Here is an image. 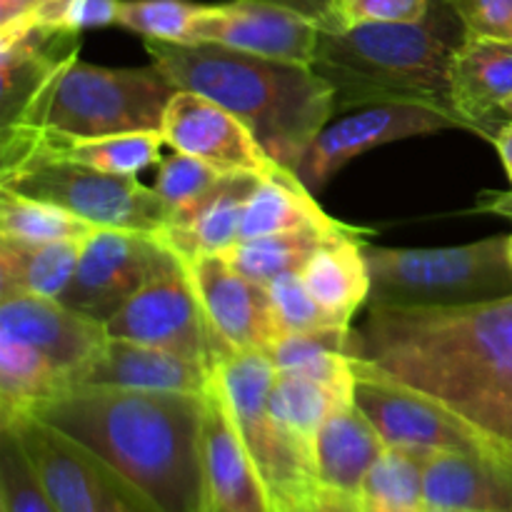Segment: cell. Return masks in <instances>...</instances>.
Here are the masks:
<instances>
[{
    "label": "cell",
    "instance_id": "cell-13",
    "mask_svg": "<svg viewBox=\"0 0 512 512\" xmlns=\"http://www.w3.org/2000/svg\"><path fill=\"white\" fill-rule=\"evenodd\" d=\"M450 128L468 130V125L458 115L423 103L365 105V108H358L355 113L325 125L318 138L305 150L303 158L298 160L293 173L315 195L350 160L378 148V145Z\"/></svg>",
    "mask_w": 512,
    "mask_h": 512
},
{
    "label": "cell",
    "instance_id": "cell-40",
    "mask_svg": "<svg viewBox=\"0 0 512 512\" xmlns=\"http://www.w3.org/2000/svg\"><path fill=\"white\" fill-rule=\"evenodd\" d=\"M118 8L120 0H73L65 25L78 33H83L85 28L118 25Z\"/></svg>",
    "mask_w": 512,
    "mask_h": 512
},
{
    "label": "cell",
    "instance_id": "cell-28",
    "mask_svg": "<svg viewBox=\"0 0 512 512\" xmlns=\"http://www.w3.org/2000/svg\"><path fill=\"white\" fill-rule=\"evenodd\" d=\"M340 220L330 218L315 195L300 183L298 175L280 165L265 175L255 188L248 208L240 223V240L263 238V235L288 233V230L315 228V225H338Z\"/></svg>",
    "mask_w": 512,
    "mask_h": 512
},
{
    "label": "cell",
    "instance_id": "cell-26",
    "mask_svg": "<svg viewBox=\"0 0 512 512\" xmlns=\"http://www.w3.org/2000/svg\"><path fill=\"white\" fill-rule=\"evenodd\" d=\"M370 230H353L333 243L323 245L303 268V280L313 298L338 320L350 325L370 298V273L363 255V235Z\"/></svg>",
    "mask_w": 512,
    "mask_h": 512
},
{
    "label": "cell",
    "instance_id": "cell-41",
    "mask_svg": "<svg viewBox=\"0 0 512 512\" xmlns=\"http://www.w3.org/2000/svg\"><path fill=\"white\" fill-rule=\"evenodd\" d=\"M263 3L280 5V8H288L293 13L305 15L308 20L320 25V30H328V33H338L343 28V20H340L338 0H263Z\"/></svg>",
    "mask_w": 512,
    "mask_h": 512
},
{
    "label": "cell",
    "instance_id": "cell-17",
    "mask_svg": "<svg viewBox=\"0 0 512 512\" xmlns=\"http://www.w3.org/2000/svg\"><path fill=\"white\" fill-rule=\"evenodd\" d=\"M183 265L215 333L233 350L268 353L278 340L268 288L240 275L225 255H203Z\"/></svg>",
    "mask_w": 512,
    "mask_h": 512
},
{
    "label": "cell",
    "instance_id": "cell-14",
    "mask_svg": "<svg viewBox=\"0 0 512 512\" xmlns=\"http://www.w3.org/2000/svg\"><path fill=\"white\" fill-rule=\"evenodd\" d=\"M320 25L263 0L198 5L188 43H215L263 58L313 65Z\"/></svg>",
    "mask_w": 512,
    "mask_h": 512
},
{
    "label": "cell",
    "instance_id": "cell-15",
    "mask_svg": "<svg viewBox=\"0 0 512 512\" xmlns=\"http://www.w3.org/2000/svg\"><path fill=\"white\" fill-rule=\"evenodd\" d=\"M160 133L170 148L203 160L218 173L270 175L280 168L238 115L190 90L170 98Z\"/></svg>",
    "mask_w": 512,
    "mask_h": 512
},
{
    "label": "cell",
    "instance_id": "cell-30",
    "mask_svg": "<svg viewBox=\"0 0 512 512\" xmlns=\"http://www.w3.org/2000/svg\"><path fill=\"white\" fill-rule=\"evenodd\" d=\"M70 383L38 348L0 335V423L68 393Z\"/></svg>",
    "mask_w": 512,
    "mask_h": 512
},
{
    "label": "cell",
    "instance_id": "cell-2",
    "mask_svg": "<svg viewBox=\"0 0 512 512\" xmlns=\"http://www.w3.org/2000/svg\"><path fill=\"white\" fill-rule=\"evenodd\" d=\"M30 415L108 465L155 512L208 510L205 395L80 385Z\"/></svg>",
    "mask_w": 512,
    "mask_h": 512
},
{
    "label": "cell",
    "instance_id": "cell-10",
    "mask_svg": "<svg viewBox=\"0 0 512 512\" xmlns=\"http://www.w3.org/2000/svg\"><path fill=\"white\" fill-rule=\"evenodd\" d=\"M105 328L113 338L173 350L203 363L213 373L230 353H235L210 325L183 260L138 290L105 323Z\"/></svg>",
    "mask_w": 512,
    "mask_h": 512
},
{
    "label": "cell",
    "instance_id": "cell-23",
    "mask_svg": "<svg viewBox=\"0 0 512 512\" xmlns=\"http://www.w3.org/2000/svg\"><path fill=\"white\" fill-rule=\"evenodd\" d=\"M450 98L468 130L495 135V115L512 98V40L465 33L450 63Z\"/></svg>",
    "mask_w": 512,
    "mask_h": 512
},
{
    "label": "cell",
    "instance_id": "cell-22",
    "mask_svg": "<svg viewBox=\"0 0 512 512\" xmlns=\"http://www.w3.org/2000/svg\"><path fill=\"white\" fill-rule=\"evenodd\" d=\"M425 505L465 512H512V460L498 448L433 453L423 475Z\"/></svg>",
    "mask_w": 512,
    "mask_h": 512
},
{
    "label": "cell",
    "instance_id": "cell-39",
    "mask_svg": "<svg viewBox=\"0 0 512 512\" xmlns=\"http://www.w3.org/2000/svg\"><path fill=\"white\" fill-rule=\"evenodd\" d=\"M465 33L512 40V0H445Z\"/></svg>",
    "mask_w": 512,
    "mask_h": 512
},
{
    "label": "cell",
    "instance_id": "cell-49",
    "mask_svg": "<svg viewBox=\"0 0 512 512\" xmlns=\"http://www.w3.org/2000/svg\"><path fill=\"white\" fill-rule=\"evenodd\" d=\"M508 255H510V263H512V235L508 238Z\"/></svg>",
    "mask_w": 512,
    "mask_h": 512
},
{
    "label": "cell",
    "instance_id": "cell-48",
    "mask_svg": "<svg viewBox=\"0 0 512 512\" xmlns=\"http://www.w3.org/2000/svg\"><path fill=\"white\" fill-rule=\"evenodd\" d=\"M420 512H465V510H450V508H430V505H425Z\"/></svg>",
    "mask_w": 512,
    "mask_h": 512
},
{
    "label": "cell",
    "instance_id": "cell-19",
    "mask_svg": "<svg viewBox=\"0 0 512 512\" xmlns=\"http://www.w3.org/2000/svg\"><path fill=\"white\" fill-rule=\"evenodd\" d=\"M213 370L165 348L135 343L108 335L93 363L80 375L78 385L90 388L135 390V393L205 395L213 383Z\"/></svg>",
    "mask_w": 512,
    "mask_h": 512
},
{
    "label": "cell",
    "instance_id": "cell-12",
    "mask_svg": "<svg viewBox=\"0 0 512 512\" xmlns=\"http://www.w3.org/2000/svg\"><path fill=\"white\" fill-rule=\"evenodd\" d=\"M0 425L13 430L58 512H155L108 465L35 415Z\"/></svg>",
    "mask_w": 512,
    "mask_h": 512
},
{
    "label": "cell",
    "instance_id": "cell-37",
    "mask_svg": "<svg viewBox=\"0 0 512 512\" xmlns=\"http://www.w3.org/2000/svg\"><path fill=\"white\" fill-rule=\"evenodd\" d=\"M220 175L225 173H218V170H213L203 160L193 158V155L175 150V155H168L158 163L153 188L158 190V195L173 213V210L183 208V205L193 203L200 195L208 193L218 183Z\"/></svg>",
    "mask_w": 512,
    "mask_h": 512
},
{
    "label": "cell",
    "instance_id": "cell-20",
    "mask_svg": "<svg viewBox=\"0 0 512 512\" xmlns=\"http://www.w3.org/2000/svg\"><path fill=\"white\" fill-rule=\"evenodd\" d=\"M265 175L225 173L193 203L173 210L158 235L183 263L203 255H225L240 243V223Z\"/></svg>",
    "mask_w": 512,
    "mask_h": 512
},
{
    "label": "cell",
    "instance_id": "cell-7",
    "mask_svg": "<svg viewBox=\"0 0 512 512\" xmlns=\"http://www.w3.org/2000/svg\"><path fill=\"white\" fill-rule=\"evenodd\" d=\"M0 188L58 205L98 228L155 235L170 218V208L158 190L145 188L138 178L103 173L65 158L28 155L0 168Z\"/></svg>",
    "mask_w": 512,
    "mask_h": 512
},
{
    "label": "cell",
    "instance_id": "cell-27",
    "mask_svg": "<svg viewBox=\"0 0 512 512\" xmlns=\"http://www.w3.org/2000/svg\"><path fill=\"white\" fill-rule=\"evenodd\" d=\"M83 243H20L0 238V298L35 295L60 300L73 283Z\"/></svg>",
    "mask_w": 512,
    "mask_h": 512
},
{
    "label": "cell",
    "instance_id": "cell-3",
    "mask_svg": "<svg viewBox=\"0 0 512 512\" xmlns=\"http://www.w3.org/2000/svg\"><path fill=\"white\" fill-rule=\"evenodd\" d=\"M153 65L178 90L238 115L275 163L293 170L335 115V90L313 65L263 58L215 43L145 40Z\"/></svg>",
    "mask_w": 512,
    "mask_h": 512
},
{
    "label": "cell",
    "instance_id": "cell-36",
    "mask_svg": "<svg viewBox=\"0 0 512 512\" xmlns=\"http://www.w3.org/2000/svg\"><path fill=\"white\" fill-rule=\"evenodd\" d=\"M270 305H273L275 328H278V340L283 335L305 333V330L328 328V325H340L305 285L303 275L288 273L275 278L268 285Z\"/></svg>",
    "mask_w": 512,
    "mask_h": 512
},
{
    "label": "cell",
    "instance_id": "cell-24",
    "mask_svg": "<svg viewBox=\"0 0 512 512\" xmlns=\"http://www.w3.org/2000/svg\"><path fill=\"white\" fill-rule=\"evenodd\" d=\"M385 448V440L355 403L338 405L315 438V480L333 493L355 498Z\"/></svg>",
    "mask_w": 512,
    "mask_h": 512
},
{
    "label": "cell",
    "instance_id": "cell-45",
    "mask_svg": "<svg viewBox=\"0 0 512 512\" xmlns=\"http://www.w3.org/2000/svg\"><path fill=\"white\" fill-rule=\"evenodd\" d=\"M490 140H493L495 150H498L500 160H503L505 173H508L510 185H512V123L500 125V128L495 130V135Z\"/></svg>",
    "mask_w": 512,
    "mask_h": 512
},
{
    "label": "cell",
    "instance_id": "cell-9",
    "mask_svg": "<svg viewBox=\"0 0 512 512\" xmlns=\"http://www.w3.org/2000/svg\"><path fill=\"white\" fill-rule=\"evenodd\" d=\"M353 403L390 448L425 453H480L493 448V435L440 400L398 383L365 358H353Z\"/></svg>",
    "mask_w": 512,
    "mask_h": 512
},
{
    "label": "cell",
    "instance_id": "cell-8",
    "mask_svg": "<svg viewBox=\"0 0 512 512\" xmlns=\"http://www.w3.org/2000/svg\"><path fill=\"white\" fill-rule=\"evenodd\" d=\"M275 378L278 373L265 350H235L215 368V380L228 398L240 438L268 495L270 510H288L303 500L318 480L270 418L268 400Z\"/></svg>",
    "mask_w": 512,
    "mask_h": 512
},
{
    "label": "cell",
    "instance_id": "cell-33",
    "mask_svg": "<svg viewBox=\"0 0 512 512\" xmlns=\"http://www.w3.org/2000/svg\"><path fill=\"white\" fill-rule=\"evenodd\" d=\"M98 225L68 213L53 203L25 198L13 190L0 188V238L20 243H85Z\"/></svg>",
    "mask_w": 512,
    "mask_h": 512
},
{
    "label": "cell",
    "instance_id": "cell-16",
    "mask_svg": "<svg viewBox=\"0 0 512 512\" xmlns=\"http://www.w3.org/2000/svg\"><path fill=\"white\" fill-rule=\"evenodd\" d=\"M0 335L38 348L68 378L70 388H75L80 375L108 340V328L60 300L3 295Z\"/></svg>",
    "mask_w": 512,
    "mask_h": 512
},
{
    "label": "cell",
    "instance_id": "cell-21",
    "mask_svg": "<svg viewBox=\"0 0 512 512\" xmlns=\"http://www.w3.org/2000/svg\"><path fill=\"white\" fill-rule=\"evenodd\" d=\"M80 50V33L68 25L23 23L0 33V115L13 123L35 93Z\"/></svg>",
    "mask_w": 512,
    "mask_h": 512
},
{
    "label": "cell",
    "instance_id": "cell-47",
    "mask_svg": "<svg viewBox=\"0 0 512 512\" xmlns=\"http://www.w3.org/2000/svg\"><path fill=\"white\" fill-rule=\"evenodd\" d=\"M495 443H498V448L512 460V443H508V440H498V438H495Z\"/></svg>",
    "mask_w": 512,
    "mask_h": 512
},
{
    "label": "cell",
    "instance_id": "cell-11",
    "mask_svg": "<svg viewBox=\"0 0 512 512\" xmlns=\"http://www.w3.org/2000/svg\"><path fill=\"white\" fill-rule=\"evenodd\" d=\"M180 263L153 233L98 228L80 248L78 268L60 303L108 323L138 290Z\"/></svg>",
    "mask_w": 512,
    "mask_h": 512
},
{
    "label": "cell",
    "instance_id": "cell-35",
    "mask_svg": "<svg viewBox=\"0 0 512 512\" xmlns=\"http://www.w3.org/2000/svg\"><path fill=\"white\" fill-rule=\"evenodd\" d=\"M198 5L190 0H120L118 25L143 40L188 43Z\"/></svg>",
    "mask_w": 512,
    "mask_h": 512
},
{
    "label": "cell",
    "instance_id": "cell-38",
    "mask_svg": "<svg viewBox=\"0 0 512 512\" xmlns=\"http://www.w3.org/2000/svg\"><path fill=\"white\" fill-rule=\"evenodd\" d=\"M430 0H338L343 28L358 23H423Z\"/></svg>",
    "mask_w": 512,
    "mask_h": 512
},
{
    "label": "cell",
    "instance_id": "cell-18",
    "mask_svg": "<svg viewBox=\"0 0 512 512\" xmlns=\"http://www.w3.org/2000/svg\"><path fill=\"white\" fill-rule=\"evenodd\" d=\"M203 470L210 512H270L258 470L215 375L205 393Z\"/></svg>",
    "mask_w": 512,
    "mask_h": 512
},
{
    "label": "cell",
    "instance_id": "cell-4",
    "mask_svg": "<svg viewBox=\"0 0 512 512\" xmlns=\"http://www.w3.org/2000/svg\"><path fill=\"white\" fill-rule=\"evenodd\" d=\"M453 50L425 20L358 23L338 33L323 30L313 68L333 85L340 113L375 103H423L458 115L450 98Z\"/></svg>",
    "mask_w": 512,
    "mask_h": 512
},
{
    "label": "cell",
    "instance_id": "cell-25",
    "mask_svg": "<svg viewBox=\"0 0 512 512\" xmlns=\"http://www.w3.org/2000/svg\"><path fill=\"white\" fill-rule=\"evenodd\" d=\"M360 355V333L350 325L283 335L268 348L275 373L313 380L353 400V358Z\"/></svg>",
    "mask_w": 512,
    "mask_h": 512
},
{
    "label": "cell",
    "instance_id": "cell-51",
    "mask_svg": "<svg viewBox=\"0 0 512 512\" xmlns=\"http://www.w3.org/2000/svg\"><path fill=\"white\" fill-rule=\"evenodd\" d=\"M270 512H273V510H270Z\"/></svg>",
    "mask_w": 512,
    "mask_h": 512
},
{
    "label": "cell",
    "instance_id": "cell-44",
    "mask_svg": "<svg viewBox=\"0 0 512 512\" xmlns=\"http://www.w3.org/2000/svg\"><path fill=\"white\" fill-rule=\"evenodd\" d=\"M70 5H73V0H40L33 20L43 25H65Z\"/></svg>",
    "mask_w": 512,
    "mask_h": 512
},
{
    "label": "cell",
    "instance_id": "cell-42",
    "mask_svg": "<svg viewBox=\"0 0 512 512\" xmlns=\"http://www.w3.org/2000/svg\"><path fill=\"white\" fill-rule=\"evenodd\" d=\"M40 0H0V33L23 23H35V8Z\"/></svg>",
    "mask_w": 512,
    "mask_h": 512
},
{
    "label": "cell",
    "instance_id": "cell-50",
    "mask_svg": "<svg viewBox=\"0 0 512 512\" xmlns=\"http://www.w3.org/2000/svg\"><path fill=\"white\" fill-rule=\"evenodd\" d=\"M205 512H210V510H205Z\"/></svg>",
    "mask_w": 512,
    "mask_h": 512
},
{
    "label": "cell",
    "instance_id": "cell-31",
    "mask_svg": "<svg viewBox=\"0 0 512 512\" xmlns=\"http://www.w3.org/2000/svg\"><path fill=\"white\" fill-rule=\"evenodd\" d=\"M343 403H353V400L343 398L335 390L313 383V380L278 375L273 390H270L268 410L278 433L313 470V450L320 425Z\"/></svg>",
    "mask_w": 512,
    "mask_h": 512
},
{
    "label": "cell",
    "instance_id": "cell-43",
    "mask_svg": "<svg viewBox=\"0 0 512 512\" xmlns=\"http://www.w3.org/2000/svg\"><path fill=\"white\" fill-rule=\"evenodd\" d=\"M475 210L503 215V218L512 220V190H485V193L478 195Z\"/></svg>",
    "mask_w": 512,
    "mask_h": 512
},
{
    "label": "cell",
    "instance_id": "cell-29",
    "mask_svg": "<svg viewBox=\"0 0 512 512\" xmlns=\"http://www.w3.org/2000/svg\"><path fill=\"white\" fill-rule=\"evenodd\" d=\"M358 230L355 225H315V228L288 230V233L263 235V238L240 240L225 253V260L253 283L268 288L275 278L288 273H303L315 253L335 238Z\"/></svg>",
    "mask_w": 512,
    "mask_h": 512
},
{
    "label": "cell",
    "instance_id": "cell-46",
    "mask_svg": "<svg viewBox=\"0 0 512 512\" xmlns=\"http://www.w3.org/2000/svg\"><path fill=\"white\" fill-rule=\"evenodd\" d=\"M505 123H512V98L505 105H500L498 115H495V130Z\"/></svg>",
    "mask_w": 512,
    "mask_h": 512
},
{
    "label": "cell",
    "instance_id": "cell-32",
    "mask_svg": "<svg viewBox=\"0 0 512 512\" xmlns=\"http://www.w3.org/2000/svg\"><path fill=\"white\" fill-rule=\"evenodd\" d=\"M433 453L385 448L358 493L360 512H420L425 508L423 475Z\"/></svg>",
    "mask_w": 512,
    "mask_h": 512
},
{
    "label": "cell",
    "instance_id": "cell-5",
    "mask_svg": "<svg viewBox=\"0 0 512 512\" xmlns=\"http://www.w3.org/2000/svg\"><path fill=\"white\" fill-rule=\"evenodd\" d=\"M178 93L155 65L100 68L75 58L30 98L5 128L60 138H100L163 128L165 108Z\"/></svg>",
    "mask_w": 512,
    "mask_h": 512
},
{
    "label": "cell",
    "instance_id": "cell-34",
    "mask_svg": "<svg viewBox=\"0 0 512 512\" xmlns=\"http://www.w3.org/2000/svg\"><path fill=\"white\" fill-rule=\"evenodd\" d=\"M0 512H58L10 428L0 435Z\"/></svg>",
    "mask_w": 512,
    "mask_h": 512
},
{
    "label": "cell",
    "instance_id": "cell-6",
    "mask_svg": "<svg viewBox=\"0 0 512 512\" xmlns=\"http://www.w3.org/2000/svg\"><path fill=\"white\" fill-rule=\"evenodd\" d=\"M370 310L460 308L512 298L508 238L455 248H378L363 243Z\"/></svg>",
    "mask_w": 512,
    "mask_h": 512
},
{
    "label": "cell",
    "instance_id": "cell-1",
    "mask_svg": "<svg viewBox=\"0 0 512 512\" xmlns=\"http://www.w3.org/2000/svg\"><path fill=\"white\" fill-rule=\"evenodd\" d=\"M358 333V358L512 443V298L370 310Z\"/></svg>",
    "mask_w": 512,
    "mask_h": 512
}]
</instances>
